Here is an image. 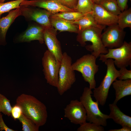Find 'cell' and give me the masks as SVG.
I'll return each mask as SVG.
<instances>
[{
    "mask_svg": "<svg viewBox=\"0 0 131 131\" xmlns=\"http://www.w3.org/2000/svg\"><path fill=\"white\" fill-rule=\"evenodd\" d=\"M65 6L75 11L78 0H57Z\"/></svg>",
    "mask_w": 131,
    "mask_h": 131,
    "instance_id": "cell-31",
    "label": "cell"
},
{
    "mask_svg": "<svg viewBox=\"0 0 131 131\" xmlns=\"http://www.w3.org/2000/svg\"><path fill=\"white\" fill-rule=\"evenodd\" d=\"M44 29L45 27L40 24H30L26 30L17 37L15 41L16 43H22L37 40L42 44L44 42Z\"/></svg>",
    "mask_w": 131,
    "mask_h": 131,
    "instance_id": "cell-14",
    "label": "cell"
},
{
    "mask_svg": "<svg viewBox=\"0 0 131 131\" xmlns=\"http://www.w3.org/2000/svg\"><path fill=\"white\" fill-rule=\"evenodd\" d=\"M117 24L121 29L131 28V8L127 9L117 16Z\"/></svg>",
    "mask_w": 131,
    "mask_h": 131,
    "instance_id": "cell-21",
    "label": "cell"
},
{
    "mask_svg": "<svg viewBox=\"0 0 131 131\" xmlns=\"http://www.w3.org/2000/svg\"><path fill=\"white\" fill-rule=\"evenodd\" d=\"M108 52L101 54L99 60L104 62L106 59H114L115 65L119 68L126 67L131 64V42L124 41L120 47L113 49H108Z\"/></svg>",
    "mask_w": 131,
    "mask_h": 131,
    "instance_id": "cell-7",
    "label": "cell"
},
{
    "mask_svg": "<svg viewBox=\"0 0 131 131\" xmlns=\"http://www.w3.org/2000/svg\"><path fill=\"white\" fill-rule=\"evenodd\" d=\"M119 75L118 77L119 80H125L131 79V70L127 69L126 67L120 68L119 70Z\"/></svg>",
    "mask_w": 131,
    "mask_h": 131,
    "instance_id": "cell-30",
    "label": "cell"
},
{
    "mask_svg": "<svg viewBox=\"0 0 131 131\" xmlns=\"http://www.w3.org/2000/svg\"><path fill=\"white\" fill-rule=\"evenodd\" d=\"M23 114L22 109L19 105L16 104L12 107L11 116L14 120H18Z\"/></svg>",
    "mask_w": 131,
    "mask_h": 131,
    "instance_id": "cell-29",
    "label": "cell"
},
{
    "mask_svg": "<svg viewBox=\"0 0 131 131\" xmlns=\"http://www.w3.org/2000/svg\"><path fill=\"white\" fill-rule=\"evenodd\" d=\"M72 64L71 57L66 52L63 53L57 88L60 95H62L69 90L76 81L74 71L72 69Z\"/></svg>",
    "mask_w": 131,
    "mask_h": 131,
    "instance_id": "cell-6",
    "label": "cell"
},
{
    "mask_svg": "<svg viewBox=\"0 0 131 131\" xmlns=\"http://www.w3.org/2000/svg\"><path fill=\"white\" fill-rule=\"evenodd\" d=\"M92 13V11L80 19L73 21L72 23L78 26L79 32L91 27H97L103 29H105V26L99 25L96 22Z\"/></svg>",
    "mask_w": 131,
    "mask_h": 131,
    "instance_id": "cell-20",
    "label": "cell"
},
{
    "mask_svg": "<svg viewBox=\"0 0 131 131\" xmlns=\"http://www.w3.org/2000/svg\"><path fill=\"white\" fill-rule=\"evenodd\" d=\"M126 33L117 24L108 26L101 34L103 44L107 48L120 47L123 43Z\"/></svg>",
    "mask_w": 131,
    "mask_h": 131,
    "instance_id": "cell-9",
    "label": "cell"
},
{
    "mask_svg": "<svg viewBox=\"0 0 131 131\" xmlns=\"http://www.w3.org/2000/svg\"><path fill=\"white\" fill-rule=\"evenodd\" d=\"M6 0H0V2H4Z\"/></svg>",
    "mask_w": 131,
    "mask_h": 131,
    "instance_id": "cell-36",
    "label": "cell"
},
{
    "mask_svg": "<svg viewBox=\"0 0 131 131\" xmlns=\"http://www.w3.org/2000/svg\"><path fill=\"white\" fill-rule=\"evenodd\" d=\"M22 125L23 131H38L39 127L32 120L23 114L18 119Z\"/></svg>",
    "mask_w": 131,
    "mask_h": 131,
    "instance_id": "cell-23",
    "label": "cell"
},
{
    "mask_svg": "<svg viewBox=\"0 0 131 131\" xmlns=\"http://www.w3.org/2000/svg\"><path fill=\"white\" fill-rule=\"evenodd\" d=\"M112 84L115 91V98L114 103L117 104L122 98L131 95V79H116Z\"/></svg>",
    "mask_w": 131,
    "mask_h": 131,
    "instance_id": "cell-17",
    "label": "cell"
},
{
    "mask_svg": "<svg viewBox=\"0 0 131 131\" xmlns=\"http://www.w3.org/2000/svg\"><path fill=\"white\" fill-rule=\"evenodd\" d=\"M20 8L21 16H23L27 20L35 22L45 27H53L50 20L52 14L47 10L28 6H21Z\"/></svg>",
    "mask_w": 131,
    "mask_h": 131,
    "instance_id": "cell-10",
    "label": "cell"
},
{
    "mask_svg": "<svg viewBox=\"0 0 131 131\" xmlns=\"http://www.w3.org/2000/svg\"><path fill=\"white\" fill-rule=\"evenodd\" d=\"M94 3L98 4L99 2L102 0H91Z\"/></svg>",
    "mask_w": 131,
    "mask_h": 131,
    "instance_id": "cell-35",
    "label": "cell"
},
{
    "mask_svg": "<svg viewBox=\"0 0 131 131\" xmlns=\"http://www.w3.org/2000/svg\"><path fill=\"white\" fill-rule=\"evenodd\" d=\"M51 25L55 29L60 32L68 31L78 33V26L73 24L74 21L67 20L54 15L52 14L50 17Z\"/></svg>",
    "mask_w": 131,
    "mask_h": 131,
    "instance_id": "cell-18",
    "label": "cell"
},
{
    "mask_svg": "<svg viewBox=\"0 0 131 131\" xmlns=\"http://www.w3.org/2000/svg\"></svg>",
    "mask_w": 131,
    "mask_h": 131,
    "instance_id": "cell-37",
    "label": "cell"
},
{
    "mask_svg": "<svg viewBox=\"0 0 131 131\" xmlns=\"http://www.w3.org/2000/svg\"><path fill=\"white\" fill-rule=\"evenodd\" d=\"M16 131L8 127L5 123L2 117L1 113H0V131Z\"/></svg>",
    "mask_w": 131,
    "mask_h": 131,
    "instance_id": "cell-32",
    "label": "cell"
},
{
    "mask_svg": "<svg viewBox=\"0 0 131 131\" xmlns=\"http://www.w3.org/2000/svg\"><path fill=\"white\" fill-rule=\"evenodd\" d=\"M64 117L74 124L80 125L86 121L85 109L80 101L72 100L64 109Z\"/></svg>",
    "mask_w": 131,
    "mask_h": 131,
    "instance_id": "cell-11",
    "label": "cell"
},
{
    "mask_svg": "<svg viewBox=\"0 0 131 131\" xmlns=\"http://www.w3.org/2000/svg\"><path fill=\"white\" fill-rule=\"evenodd\" d=\"M94 3L91 0H78L75 10L84 14L91 12Z\"/></svg>",
    "mask_w": 131,
    "mask_h": 131,
    "instance_id": "cell-25",
    "label": "cell"
},
{
    "mask_svg": "<svg viewBox=\"0 0 131 131\" xmlns=\"http://www.w3.org/2000/svg\"><path fill=\"white\" fill-rule=\"evenodd\" d=\"M16 104L21 107L23 114L40 127L46 123L48 117L47 107L34 97L24 93L19 96Z\"/></svg>",
    "mask_w": 131,
    "mask_h": 131,
    "instance_id": "cell-1",
    "label": "cell"
},
{
    "mask_svg": "<svg viewBox=\"0 0 131 131\" xmlns=\"http://www.w3.org/2000/svg\"><path fill=\"white\" fill-rule=\"evenodd\" d=\"M25 0H16L0 2V17L3 14L20 7L21 2Z\"/></svg>",
    "mask_w": 131,
    "mask_h": 131,
    "instance_id": "cell-24",
    "label": "cell"
},
{
    "mask_svg": "<svg viewBox=\"0 0 131 131\" xmlns=\"http://www.w3.org/2000/svg\"><path fill=\"white\" fill-rule=\"evenodd\" d=\"M87 13H83L76 11H73L60 12L53 14L55 16L67 20L74 21L80 19Z\"/></svg>",
    "mask_w": 131,
    "mask_h": 131,
    "instance_id": "cell-26",
    "label": "cell"
},
{
    "mask_svg": "<svg viewBox=\"0 0 131 131\" xmlns=\"http://www.w3.org/2000/svg\"><path fill=\"white\" fill-rule=\"evenodd\" d=\"M77 129V131H104L103 126L96 123L86 122L80 125Z\"/></svg>",
    "mask_w": 131,
    "mask_h": 131,
    "instance_id": "cell-28",
    "label": "cell"
},
{
    "mask_svg": "<svg viewBox=\"0 0 131 131\" xmlns=\"http://www.w3.org/2000/svg\"><path fill=\"white\" fill-rule=\"evenodd\" d=\"M42 60L43 73L47 83L57 88L61 62L48 50L44 52Z\"/></svg>",
    "mask_w": 131,
    "mask_h": 131,
    "instance_id": "cell-8",
    "label": "cell"
},
{
    "mask_svg": "<svg viewBox=\"0 0 131 131\" xmlns=\"http://www.w3.org/2000/svg\"><path fill=\"white\" fill-rule=\"evenodd\" d=\"M128 0H116L117 2L121 12L127 9Z\"/></svg>",
    "mask_w": 131,
    "mask_h": 131,
    "instance_id": "cell-33",
    "label": "cell"
},
{
    "mask_svg": "<svg viewBox=\"0 0 131 131\" xmlns=\"http://www.w3.org/2000/svg\"><path fill=\"white\" fill-rule=\"evenodd\" d=\"M130 0L131 1V0Z\"/></svg>",
    "mask_w": 131,
    "mask_h": 131,
    "instance_id": "cell-38",
    "label": "cell"
},
{
    "mask_svg": "<svg viewBox=\"0 0 131 131\" xmlns=\"http://www.w3.org/2000/svg\"><path fill=\"white\" fill-rule=\"evenodd\" d=\"M25 6L43 8L52 14L59 12L76 11L63 5L57 0H25L22 1L20 5V6Z\"/></svg>",
    "mask_w": 131,
    "mask_h": 131,
    "instance_id": "cell-12",
    "label": "cell"
},
{
    "mask_svg": "<svg viewBox=\"0 0 131 131\" xmlns=\"http://www.w3.org/2000/svg\"><path fill=\"white\" fill-rule=\"evenodd\" d=\"M98 4L109 12L118 16L121 12L116 0H102Z\"/></svg>",
    "mask_w": 131,
    "mask_h": 131,
    "instance_id": "cell-22",
    "label": "cell"
},
{
    "mask_svg": "<svg viewBox=\"0 0 131 131\" xmlns=\"http://www.w3.org/2000/svg\"><path fill=\"white\" fill-rule=\"evenodd\" d=\"M110 113V119H112L116 123L122 126H126L131 127V117L122 112L116 104L113 103L109 105Z\"/></svg>",
    "mask_w": 131,
    "mask_h": 131,
    "instance_id": "cell-19",
    "label": "cell"
},
{
    "mask_svg": "<svg viewBox=\"0 0 131 131\" xmlns=\"http://www.w3.org/2000/svg\"><path fill=\"white\" fill-rule=\"evenodd\" d=\"M103 30L97 27H90L79 32L77 36V41L82 46H85L87 41L91 43V45H87L85 48L96 58L101 54H106L108 52L107 48L104 46L101 40Z\"/></svg>",
    "mask_w": 131,
    "mask_h": 131,
    "instance_id": "cell-2",
    "label": "cell"
},
{
    "mask_svg": "<svg viewBox=\"0 0 131 131\" xmlns=\"http://www.w3.org/2000/svg\"><path fill=\"white\" fill-rule=\"evenodd\" d=\"M56 30L53 28V27H45L44 41L47 47L48 50L61 62L63 53L60 42L57 38Z\"/></svg>",
    "mask_w": 131,
    "mask_h": 131,
    "instance_id": "cell-13",
    "label": "cell"
},
{
    "mask_svg": "<svg viewBox=\"0 0 131 131\" xmlns=\"http://www.w3.org/2000/svg\"><path fill=\"white\" fill-rule=\"evenodd\" d=\"M121 128L117 129H111L108 130V131H131V127L127 126H122Z\"/></svg>",
    "mask_w": 131,
    "mask_h": 131,
    "instance_id": "cell-34",
    "label": "cell"
},
{
    "mask_svg": "<svg viewBox=\"0 0 131 131\" xmlns=\"http://www.w3.org/2000/svg\"><path fill=\"white\" fill-rule=\"evenodd\" d=\"M92 14L99 25L106 26L117 24V16L108 11L99 4L94 3Z\"/></svg>",
    "mask_w": 131,
    "mask_h": 131,
    "instance_id": "cell-15",
    "label": "cell"
},
{
    "mask_svg": "<svg viewBox=\"0 0 131 131\" xmlns=\"http://www.w3.org/2000/svg\"><path fill=\"white\" fill-rule=\"evenodd\" d=\"M96 58L91 54L83 56L72 64V69L80 72L84 80L89 84L91 90L96 86L95 75L98 71L99 66L96 64Z\"/></svg>",
    "mask_w": 131,
    "mask_h": 131,
    "instance_id": "cell-5",
    "label": "cell"
},
{
    "mask_svg": "<svg viewBox=\"0 0 131 131\" xmlns=\"http://www.w3.org/2000/svg\"><path fill=\"white\" fill-rule=\"evenodd\" d=\"M104 62L107 66L106 74L100 85L93 89V92L96 101L102 106L106 103L111 86L119 75V70L116 68L113 59H108Z\"/></svg>",
    "mask_w": 131,
    "mask_h": 131,
    "instance_id": "cell-4",
    "label": "cell"
},
{
    "mask_svg": "<svg viewBox=\"0 0 131 131\" xmlns=\"http://www.w3.org/2000/svg\"><path fill=\"white\" fill-rule=\"evenodd\" d=\"M93 92L89 87L84 88L80 101L85 110L86 121L103 126L107 125V120L110 119L108 115L102 113L98 106L99 103L93 100L91 97Z\"/></svg>",
    "mask_w": 131,
    "mask_h": 131,
    "instance_id": "cell-3",
    "label": "cell"
},
{
    "mask_svg": "<svg viewBox=\"0 0 131 131\" xmlns=\"http://www.w3.org/2000/svg\"><path fill=\"white\" fill-rule=\"evenodd\" d=\"M21 16L20 7L9 12L6 16L0 18V45L6 44V37L7 31L12 24L18 16Z\"/></svg>",
    "mask_w": 131,
    "mask_h": 131,
    "instance_id": "cell-16",
    "label": "cell"
},
{
    "mask_svg": "<svg viewBox=\"0 0 131 131\" xmlns=\"http://www.w3.org/2000/svg\"><path fill=\"white\" fill-rule=\"evenodd\" d=\"M12 108L10 100L0 93V113L9 116L11 115Z\"/></svg>",
    "mask_w": 131,
    "mask_h": 131,
    "instance_id": "cell-27",
    "label": "cell"
}]
</instances>
